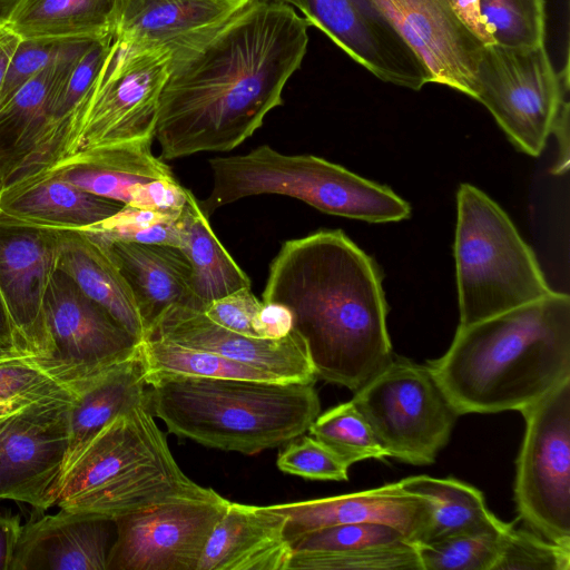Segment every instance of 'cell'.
<instances>
[{
	"mask_svg": "<svg viewBox=\"0 0 570 570\" xmlns=\"http://www.w3.org/2000/svg\"><path fill=\"white\" fill-rule=\"evenodd\" d=\"M308 26L289 4L249 0L171 50L155 128L161 157L229 151L249 138L283 104Z\"/></svg>",
	"mask_w": 570,
	"mask_h": 570,
	"instance_id": "1",
	"label": "cell"
},
{
	"mask_svg": "<svg viewBox=\"0 0 570 570\" xmlns=\"http://www.w3.org/2000/svg\"><path fill=\"white\" fill-rule=\"evenodd\" d=\"M262 297L289 309L316 377L327 383L355 392L394 355L380 269L340 229L284 242Z\"/></svg>",
	"mask_w": 570,
	"mask_h": 570,
	"instance_id": "2",
	"label": "cell"
},
{
	"mask_svg": "<svg viewBox=\"0 0 570 570\" xmlns=\"http://www.w3.org/2000/svg\"><path fill=\"white\" fill-rule=\"evenodd\" d=\"M459 415L521 411L570 377V297L530 304L461 326L428 362Z\"/></svg>",
	"mask_w": 570,
	"mask_h": 570,
	"instance_id": "3",
	"label": "cell"
},
{
	"mask_svg": "<svg viewBox=\"0 0 570 570\" xmlns=\"http://www.w3.org/2000/svg\"><path fill=\"white\" fill-rule=\"evenodd\" d=\"M146 384L169 433L247 455L303 435L321 412L314 383L167 375Z\"/></svg>",
	"mask_w": 570,
	"mask_h": 570,
	"instance_id": "4",
	"label": "cell"
},
{
	"mask_svg": "<svg viewBox=\"0 0 570 570\" xmlns=\"http://www.w3.org/2000/svg\"><path fill=\"white\" fill-rule=\"evenodd\" d=\"M214 492L179 468L146 397L82 448L55 483L49 507L115 520L163 502Z\"/></svg>",
	"mask_w": 570,
	"mask_h": 570,
	"instance_id": "5",
	"label": "cell"
},
{
	"mask_svg": "<svg viewBox=\"0 0 570 570\" xmlns=\"http://www.w3.org/2000/svg\"><path fill=\"white\" fill-rule=\"evenodd\" d=\"M213 188L198 202L208 218L218 208L257 195H283L335 216L368 223L406 219L411 206L392 189L313 155H285L267 145L245 155L209 159Z\"/></svg>",
	"mask_w": 570,
	"mask_h": 570,
	"instance_id": "6",
	"label": "cell"
},
{
	"mask_svg": "<svg viewBox=\"0 0 570 570\" xmlns=\"http://www.w3.org/2000/svg\"><path fill=\"white\" fill-rule=\"evenodd\" d=\"M453 245L460 324L530 304L552 289L507 213L485 193L461 184Z\"/></svg>",
	"mask_w": 570,
	"mask_h": 570,
	"instance_id": "7",
	"label": "cell"
},
{
	"mask_svg": "<svg viewBox=\"0 0 570 570\" xmlns=\"http://www.w3.org/2000/svg\"><path fill=\"white\" fill-rule=\"evenodd\" d=\"M171 57L173 51L165 47L114 39L77 137L61 160L42 173L77 166L107 149L153 142Z\"/></svg>",
	"mask_w": 570,
	"mask_h": 570,
	"instance_id": "8",
	"label": "cell"
},
{
	"mask_svg": "<svg viewBox=\"0 0 570 570\" xmlns=\"http://www.w3.org/2000/svg\"><path fill=\"white\" fill-rule=\"evenodd\" d=\"M351 401L386 456L412 465L434 463L460 416L428 365L396 355Z\"/></svg>",
	"mask_w": 570,
	"mask_h": 570,
	"instance_id": "9",
	"label": "cell"
},
{
	"mask_svg": "<svg viewBox=\"0 0 570 570\" xmlns=\"http://www.w3.org/2000/svg\"><path fill=\"white\" fill-rule=\"evenodd\" d=\"M569 92L568 60L557 73L544 45L532 48L484 46L473 99L493 116L521 151L539 156Z\"/></svg>",
	"mask_w": 570,
	"mask_h": 570,
	"instance_id": "10",
	"label": "cell"
},
{
	"mask_svg": "<svg viewBox=\"0 0 570 570\" xmlns=\"http://www.w3.org/2000/svg\"><path fill=\"white\" fill-rule=\"evenodd\" d=\"M514 501L534 532L570 547V377L522 409Z\"/></svg>",
	"mask_w": 570,
	"mask_h": 570,
	"instance_id": "11",
	"label": "cell"
},
{
	"mask_svg": "<svg viewBox=\"0 0 570 570\" xmlns=\"http://www.w3.org/2000/svg\"><path fill=\"white\" fill-rule=\"evenodd\" d=\"M45 353L37 361L73 393L139 352V342L63 272L50 278L42 304Z\"/></svg>",
	"mask_w": 570,
	"mask_h": 570,
	"instance_id": "12",
	"label": "cell"
},
{
	"mask_svg": "<svg viewBox=\"0 0 570 570\" xmlns=\"http://www.w3.org/2000/svg\"><path fill=\"white\" fill-rule=\"evenodd\" d=\"M229 501L207 497L163 502L114 520L107 570H196Z\"/></svg>",
	"mask_w": 570,
	"mask_h": 570,
	"instance_id": "13",
	"label": "cell"
},
{
	"mask_svg": "<svg viewBox=\"0 0 570 570\" xmlns=\"http://www.w3.org/2000/svg\"><path fill=\"white\" fill-rule=\"evenodd\" d=\"M72 402L49 400L0 412V500L49 509L68 449Z\"/></svg>",
	"mask_w": 570,
	"mask_h": 570,
	"instance_id": "14",
	"label": "cell"
},
{
	"mask_svg": "<svg viewBox=\"0 0 570 570\" xmlns=\"http://www.w3.org/2000/svg\"><path fill=\"white\" fill-rule=\"evenodd\" d=\"M299 11L380 80L412 90L432 82L420 57L366 0H301Z\"/></svg>",
	"mask_w": 570,
	"mask_h": 570,
	"instance_id": "15",
	"label": "cell"
},
{
	"mask_svg": "<svg viewBox=\"0 0 570 570\" xmlns=\"http://www.w3.org/2000/svg\"><path fill=\"white\" fill-rule=\"evenodd\" d=\"M420 57L432 82L471 98L482 42L459 20L449 0H366Z\"/></svg>",
	"mask_w": 570,
	"mask_h": 570,
	"instance_id": "16",
	"label": "cell"
},
{
	"mask_svg": "<svg viewBox=\"0 0 570 570\" xmlns=\"http://www.w3.org/2000/svg\"><path fill=\"white\" fill-rule=\"evenodd\" d=\"M151 337L248 364L284 382L317 380L306 343L294 328L276 340L248 336L214 323L202 311L177 305L159 317L148 338Z\"/></svg>",
	"mask_w": 570,
	"mask_h": 570,
	"instance_id": "17",
	"label": "cell"
},
{
	"mask_svg": "<svg viewBox=\"0 0 570 570\" xmlns=\"http://www.w3.org/2000/svg\"><path fill=\"white\" fill-rule=\"evenodd\" d=\"M60 230L0 222V293L31 355L45 353L42 304L57 271Z\"/></svg>",
	"mask_w": 570,
	"mask_h": 570,
	"instance_id": "18",
	"label": "cell"
},
{
	"mask_svg": "<svg viewBox=\"0 0 570 570\" xmlns=\"http://www.w3.org/2000/svg\"><path fill=\"white\" fill-rule=\"evenodd\" d=\"M286 517L285 537L291 543L320 528L358 522H382L401 530L414 544L424 541L432 503L405 492L399 482L348 494L273 505Z\"/></svg>",
	"mask_w": 570,
	"mask_h": 570,
	"instance_id": "19",
	"label": "cell"
},
{
	"mask_svg": "<svg viewBox=\"0 0 570 570\" xmlns=\"http://www.w3.org/2000/svg\"><path fill=\"white\" fill-rule=\"evenodd\" d=\"M111 519L60 509L22 525L10 570H107Z\"/></svg>",
	"mask_w": 570,
	"mask_h": 570,
	"instance_id": "20",
	"label": "cell"
},
{
	"mask_svg": "<svg viewBox=\"0 0 570 570\" xmlns=\"http://www.w3.org/2000/svg\"><path fill=\"white\" fill-rule=\"evenodd\" d=\"M286 517L273 505L228 503L196 570H287L293 549Z\"/></svg>",
	"mask_w": 570,
	"mask_h": 570,
	"instance_id": "21",
	"label": "cell"
},
{
	"mask_svg": "<svg viewBox=\"0 0 570 570\" xmlns=\"http://www.w3.org/2000/svg\"><path fill=\"white\" fill-rule=\"evenodd\" d=\"M122 207V203L90 194L58 175L39 173L4 184L0 222L52 230H83Z\"/></svg>",
	"mask_w": 570,
	"mask_h": 570,
	"instance_id": "22",
	"label": "cell"
},
{
	"mask_svg": "<svg viewBox=\"0 0 570 570\" xmlns=\"http://www.w3.org/2000/svg\"><path fill=\"white\" fill-rule=\"evenodd\" d=\"M249 0H116L114 39L174 50L217 26Z\"/></svg>",
	"mask_w": 570,
	"mask_h": 570,
	"instance_id": "23",
	"label": "cell"
},
{
	"mask_svg": "<svg viewBox=\"0 0 570 570\" xmlns=\"http://www.w3.org/2000/svg\"><path fill=\"white\" fill-rule=\"evenodd\" d=\"M99 239L131 287L148 337L156 322L169 307L181 305L195 308L191 269L179 248Z\"/></svg>",
	"mask_w": 570,
	"mask_h": 570,
	"instance_id": "24",
	"label": "cell"
},
{
	"mask_svg": "<svg viewBox=\"0 0 570 570\" xmlns=\"http://www.w3.org/2000/svg\"><path fill=\"white\" fill-rule=\"evenodd\" d=\"M57 269L139 342L148 338L134 292L106 245L85 230H60Z\"/></svg>",
	"mask_w": 570,
	"mask_h": 570,
	"instance_id": "25",
	"label": "cell"
},
{
	"mask_svg": "<svg viewBox=\"0 0 570 570\" xmlns=\"http://www.w3.org/2000/svg\"><path fill=\"white\" fill-rule=\"evenodd\" d=\"M139 352L83 383L69 407L68 449L60 474L112 419L147 397Z\"/></svg>",
	"mask_w": 570,
	"mask_h": 570,
	"instance_id": "26",
	"label": "cell"
},
{
	"mask_svg": "<svg viewBox=\"0 0 570 570\" xmlns=\"http://www.w3.org/2000/svg\"><path fill=\"white\" fill-rule=\"evenodd\" d=\"M85 51L45 68L0 108V169L4 184L37 146L53 97Z\"/></svg>",
	"mask_w": 570,
	"mask_h": 570,
	"instance_id": "27",
	"label": "cell"
},
{
	"mask_svg": "<svg viewBox=\"0 0 570 570\" xmlns=\"http://www.w3.org/2000/svg\"><path fill=\"white\" fill-rule=\"evenodd\" d=\"M179 249L191 269L194 309L204 311L210 302L252 286L247 274L213 232L191 191L180 213Z\"/></svg>",
	"mask_w": 570,
	"mask_h": 570,
	"instance_id": "28",
	"label": "cell"
},
{
	"mask_svg": "<svg viewBox=\"0 0 570 570\" xmlns=\"http://www.w3.org/2000/svg\"><path fill=\"white\" fill-rule=\"evenodd\" d=\"M151 144L136 142L107 149L87 158L79 167L47 174L58 175L96 196L129 205L139 185L175 178L170 168L154 156Z\"/></svg>",
	"mask_w": 570,
	"mask_h": 570,
	"instance_id": "29",
	"label": "cell"
},
{
	"mask_svg": "<svg viewBox=\"0 0 570 570\" xmlns=\"http://www.w3.org/2000/svg\"><path fill=\"white\" fill-rule=\"evenodd\" d=\"M116 0H22L6 26L20 39L100 40L112 35Z\"/></svg>",
	"mask_w": 570,
	"mask_h": 570,
	"instance_id": "30",
	"label": "cell"
},
{
	"mask_svg": "<svg viewBox=\"0 0 570 570\" xmlns=\"http://www.w3.org/2000/svg\"><path fill=\"white\" fill-rule=\"evenodd\" d=\"M399 483L405 492L424 497L432 503L430 527L422 542L464 532L505 530L512 524L488 509L479 489L458 479L414 475Z\"/></svg>",
	"mask_w": 570,
	"mask_h": 570,
	"instance_id": "31",
	"label": "cell"
},
{
	"mask_svg": "<svg viewBox=\"0 0 570 570\" xmlns=\"http://www.w3.org/2000/svg\"><path fill=\"white\" fill-rule=\"evenodd\" d=\"M139 355L146 382L167 375L284 382L248 364L160 338L142 341Z\"/></svg>",
	"mask_w": 570,
	"mask_h": 570,
	"instance_id": "32",
	"label": "cell"
},
{
	"mask_svg": "<svg viewBox=\"0 0 570 570\" xmlns=\"http://www.w3.org/2000/svg\"><path fill=\"white\" fill-rule=\"evenodd\" d=\"M287 570H422L410 541L350 550L293 551Z\"/></svg>",
	"mask_w": 570,
	"mask_h": 570,
	"instance_id": "33",
	"label": "cell"
},
{
	"mask_svg": "<svg viewBox=\"0 0 570 570\" xmlns=\"http://www.w3.org/2000/svg\"><path fill=\"white\" fill-rule=\"evenodd\" d=\"M505 530L474 531L416 543L422 570H493Z\"/></svg>",
	"mask_w": 570,
	"mask_h": 570,
	"instance_id": "34",
	"label": "cell"
},
{
	"mask_svg": "<svg viewBox=\"0 0 570 570\" xmlns=\"http://www.w3.org/2000/svg\"><path fill=\"white\" fill-rule=\"evenodd\" d=\"M307 431L348 468L365 459L386 458V453L352 401L318 414Z\"/></svg>",
	"mask_w": 570,
	"mask_h": 570,
	"instance_id": "35",
	"label": "cell"
},
{
	"mask_svg": "<svg viewBox=\"0 0 570 570\" xmlns=\"http://www.w3.org/2000/svg\"><path fill=\"white\" fill-rule=\"evenodd\" d=\"M493 45L532 48L544 45V0H480Z\"/></svg>",
	"mask_w": 570,
	"mask_h": 570,
	"instance_id": "36",
	"label": "cell"
},
{
	"mask_svg": "<svg viewBox=\"0 0 570 570\" xmlns=\"http://www.w3.org/2000/svg\"><path fill=\"white\" fill-rule=\"evenodd\" d=\"M75 397L35 356L0 358V412L49 400L72 402Z\"/></svg>",
	"mask_w": 570,
	"mask_h": 570,
	"instance_id": "37",
	"label": "cell"
},
{
	"mask_svg": "<svg viewBox=\"0 0 570 570\" xmlns=\"http://www.w3.org/2000/svg\"><path fill=\"white\" fill-rule=\"evenodd\" d=\"M180 213L168 214L124 205L108 219L83 230L108 242L124 240L179 248Z\"/></svg>",
	"mask_w": 570,
	"mask_h": 570,
	"instance_id": "38",
	"label": "cell"
},
{
	"mask_svg": "<svg viewBox=\"0 0 570 570\" xmlns=\"http://www.w3.org/2000/svg\"><path fill=\"white\" fill-rule=\"evenodd\" d=\"M96 40L20 39L0 91V108L32 77L58 60L85 51Z\"/></svg>",
	"mask_w": 570,
	"mask_h": 570,
	"instance_id": "39",
	"label": "cell"
},
{
	"mask_svg": "<svg viewBox=\"0 0 570 570\" xmlns=\"http://www.w3.org/2000/svg\"><path fill=\"white\" fill-rule=\"evenodd\" d=\"M570 547L547 540L537 532L514 529L504 534L493 570H569Z\"/></svg>",
	"mask_w": 570,
	"mask_h": 570,
	"instance_id": "40",
	"label": "cell"
},
{
	"mask_svg": "<svg viewBox=\"0 0 570 570\" xmlns=\"http://www.w3.org/2000/svg\"><path fill=\"white\" fill-rule=\"evenodd\" d=\"M403 541L410 540L391 524L358 522L316 529L294 539L291 546L293 551L350 550Z\"/></svg>",
	"mask_w": 570,
	"mask_h": 570,
	"instance_id": "41",
	"label": "cell"
},
{
	"mask_svg": "<svg viewBox=\"0 0 570 570\" xmlns=\"http://www.w3.org/2000/svg\"><path fill=\"white\" fill-rule=\"evenodd\" d=\"M276 464L284 473L309 480H348V466L312 435H301L287 442Z\"/></svg>",
	"mask_w": 570,
	"mask_h": 570,
	"instance_id": "42",
	"label": "cell"
},
{
	"mask_svg": "<svg viewBox=\"0 0 570 570\" xmlns=\"http://www.w3.org/2000/svg\"><path fill=\"white\" fill-rule=\"evenodd\" d=\"M262 305L263 301L261 302L249 287L240 288L210 302L202 312L214 323L225 328L244 335L256 336L253 323Z\"/></svg>",
	"mask_w": 570,
	"mask_h": 570,
	"instance_id": "43",
	"label": "cell"
},
{
	"mask_svg": "<svg viewBox=\"0 0 570 570\" xmlns=\"http://www.w3.org/2000/svg\"><path fill=\"white\" fill-rule=\"evenodd\" d=\"M190 190L176 178L158 179L139 185L128 206L168 214H179L187 203Z\"/></svg>",
	"mask_w": 570,
	"mask_h": 570,
	"instance_id": "44",
	"label": "cell"
},
{
	"mask_svg": "<svg viewBox=\"0 0 570 570\" xmlns=\"http://www.w3.org/2000/svg\"><path fill=\"white\" fill-rule=\"evenodd\" d=\"M253 328L258 337L282 338L293 331V316L288 308L277 303H264L256 315Z\"/></svg>",
	"mask_w": 570,
	"mask_h": 570,
	"instance_id": "45",
	"label": "cell"
},
{
	"mask_svg": "<svg viewBox=\"0 0 570 570\" xmlns=\"http://www.w3.org/2000/svg\"><path fill=\"white\" fill-rule=\"evenodd\" d=\"M459 20L482 42L493 45L480 9V0H449Z\"/></svg>",
	"mask_w": 570,
	"mask_h": 570,
	"instance_id": "46",
	"label": "cell"
},
{
	"mask_svg": "<svg viewBox=\"0 0 570 570\" xmlns=\"http://www.w3.org/2000/svg\"><path fill=\"white\" fill-rule=\"evenodd\" d=\"M557 139L558 155L552 173L564 174L569 168L570 106L568 99L562 104L551 129Z\"/></svg>",
	"mask_w": 570,
	"mask_h": 570,
	"instance_id": "47",
	"label": "cell"
},
{
	"mask_svg": "<svg viewBox=\"0 0 570 570\" xmlns=\"http://www.w3.org/2000/svg\"><path fill=\"white\" fill-rule=\"evenodd\" d=\"M21 528L19 515L0 513V570H10Z\"/></svg>",
	"mask_w": 570,
	"mask_h": 570,
	"instance_id": "48",
	"label": "cell"
},
{
	"mask_svg": "<svg viewBox=\"0 0 570 570\" xmlns=\"http://www.w3.org/2000/svg\"><path fill=\"white\" fill-rule=\"evenodd\" d=\"M22 355L31 354L18 336L3 297L0 293V358Z\"/></svg>",
	"mask_w": 570,
	"mask_h": 570,
	"instance_id": "49",
	"label": "cell"
},
{
	"mask_svg": "<svg viewBox=\"0 0 570 570\" xmlns=\"http://www.w3.org/2000/svg\"><path fill=\"white\" fill-rule=\"evenodd\" d=\"M20 41V37L6 24H0V91L10 59Z\"/></svg>",
	"mask_w": 570,
	"mask_h": 570,
	"instance_id": "50",
	"label": "cell"
},
{
	"mask_svg": "<svg viewBox=\"0 0 570 570\" xmlns=\"http://www.w3.org/2000/svg\"><path fill=\"white\" fill-rule=\"evenodd\" d=\"M21 1L22 0H0V24H6Z\"/></svg>",
	"mask_w": 570,
	"mask_h": 570,
	"instance_id": "51",
	"label": "cell"
},
{
	"mask_svg": "<svg viewBox=\"0 0 570 570\" xmlns=\"http://www.w3.org/2000/svg\"><path fill=\"white\" fill-rule=\"evenodd\" d=\"M292 6L293 8L301 9V0H273Z\"/></svg>",
	"mask_w": 570,
	"mask_h": 570,
	"instance_id": "52",
	"label": "cell"
},
{
	"mask_svg": "<svg viewBox=\"0 0 570 570\" xmlns=\"http://www.w3.org/2000/svg\"><path fill=\"white\" fill-rule=\"evenodd\" d=\"M3 187H4V177H3V174L0 169V197H1V193L3 190Z\"/></svg>",
	"mask_w": 570,
	"mask_h": 570,
	"instance_id": "53",
	"label": "cell"
}]
</instances>
